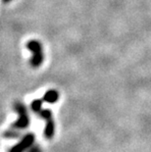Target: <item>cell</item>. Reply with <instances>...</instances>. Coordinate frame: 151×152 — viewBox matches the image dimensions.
Wrapping results in <instances>:
<instances>
[{"mask_svg":"<svg viewBox=\"0 0 151 152\" xmlns=\"http://www.w3.org/2000/svg\"><path fill=\"white\" fill-rule=\"evenodd\" d=\"M14 109L19 115V118L12 126V129H14L16 131L20 132L21 130H25L30 126V117H28V113L27 107L20 101L15 102Z\"/></svg>","mask_w":151,"mask_h":152,"instance_id":"6da1fadb","label":"cell"},{"mask_svg":"<svg viewBox=\"0 0 151 152\" xmlns=\"http://www.w3.org/2000/svg\"><path fill=\"white\" fill-rule=\"evenodd\" d=\"M27 48L31 52V58L30 61L31 66L34 68H38L41 66L44 59L41 43L37 40H30L27 43Z\"/></svg>","mask_w":151,"mask_h":152,"instance_id":"7a4b0ae2","label":"cell"},{"mask_svg":"<svg viewBox=\"0 0 151 152\" xmlns=\"http://www.w3.org/2000/svg\"><path fill=\"white\" fill-rule=\"evenodd\" d=\"M34 144V134H25L22 140L15 144L9 152H28V150Z\"/></svg>","mask_w":151,"mask_h":152,"instance_id":"3957f363","label":"cell"},{"mask_svg":"<svg viewBox=\"0 0 151 152\" xmlns=\"http://www.w3.org/2000/svg\"><path fill=\"white\" fill-rule=\"evenodd\" d=\"M58 98H59V93L57 90L55 89H49L44 93L43 95V101H45L47 103H50V104H53L58 101Z\"/></svg>","mask_w":151,"mask_h":152,"instance_id":"277c9868","label":"cell"},{"mask_svg":"<svg viewBox=\"0 0 151 152\" xmlns=\"http://www.w3.org/2000/svg\"><path fill=\"white\" fill-rule=\"evenodd\" d=\"M37 115L39 116L41 119L45 120V122H51L53 121V118H52V112L48 109H41L39 112L37 113Z\"/></svg>","mask_w":151,"mask_h":152,"instance_id":"5b68a950","label":"cell"},{"mask_svg":"<svg viewBox=\"0 0 151 152\" xmlns=\"http://www.w3.org/2000/svg\"><path fill=\"white\" fill-rule=\"evenodd\" d=\"M31 109L33 110L34 113H36L37 114V113L42 109V100H40V99L34 100L31 104Z\"/></svg>","mask_w":151,"mask_h":152,"instance_id":"8992f818","label":"cell"},{"mask_svg":"<svg viewBox=\"0 0 151 152\" xmlns=\"http://www.w3.org/2000/svg\"><path fill=\"white\" fill-rule=\"evenodd\" d=\"M19 135H20V132L16 131L14 129H11L4 132V137L7 138H17Z\"/></svg>","mask_w":151,"mask_h":152,"instance_id":"52a82bcc","label":"cell"},{"mask_svg":"<svg viewBox=\"0 0 151 152\" xmlns=\"http://www.w3.org/2000/svg\"><path fill=\"white\" fill-rule=\"evenodd\" d=\"M28 152H41V149H40V147L38 146V145L34 144L33 146H31L30 149L28 150Z\"/></svg>","mask_w":151,"mask_h":152,"instance_id":"ba28073f","label":"cell"},{"mask_svg":"<svg viewBox=\"0 0 151 152\" xmlns=\"http://www.w3.org/2000/svg\"><path fill=\"white\" fill-rule=\"evenodd\" d=\"M11 1V0H3V2H4V3H8V2H10Z\"/></svg>","mask_w":151,"mask_h":152,"instance_id":"9c48e42d","label":"cell"}]
</instances>
